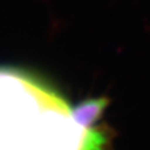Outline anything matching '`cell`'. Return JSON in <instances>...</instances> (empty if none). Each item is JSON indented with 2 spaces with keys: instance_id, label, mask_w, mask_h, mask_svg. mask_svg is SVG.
<instances>
[{
  "instance_id": "cell-1",
  "label": "cell",
  "mask_w": 150,
  "mask_h": 150,
  "mask_svg": "<svg viewBox=\"0 0 150 150\" xmlns=\"http://www.w3.org/2000/svg\"><path fill=\"white\" fill-rule=\"evenodd\" d=\"M108 140L38 79L0 68V150H106Z\"/></svg>"
},
{
  "instance_id": "cell-2",
  "label": "cell",
  "mask_w": 150,
  "mask_h": 150,
  "mask_svg": "<svg viewBox=\"0 0 150 150\" xmlns=\"http://www.w3.org/2000/svg\"><path fill=\"white\" fill-rule=\"evenodd\" d=\"M109 105V100L105 98H95L81 101L79 105L71 108L74 119L84 128H94V125L100 119L106 106Z\"/></svg>"
}]
</instances>
